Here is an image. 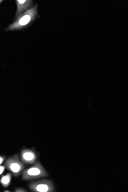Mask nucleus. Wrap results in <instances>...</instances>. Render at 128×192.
<instances>
[{"mask_svg":"<svg viewBox=\"0 0 128 192\" xmlns=\"http://www.w3.org/2000/svg\"><path fill=\"white\" fill-rule=\"evenodd\" d=\"M27 173L30 175H38L40 173V171L39 169L36 168H33L29 169Z\"/></svg>","mask_w":128,"mask_h":192,"instance_id":"nucleus-3","label":"nucleus"},{"mask_svg":"<svg viewBox=\"0 0 128 192\" xmlns=\"http://www.w3.org/2000/svg\"><path fill=\"white\" fill-rule=\"evenodd\" d=\"M17 9L15 15V19L20 16L22 13L25 12L26 11L33 7V0H16Z\"/></svg>","mask_w":128,"mask_h":192,"instance_id":"nucleus-2","label":"nucleus"},{"mask_svg":"<svg viewBox=\"0 0 128 192\" xmlns=\"http://www.w3.org/2000/svg\"><path fill=\"white\" fill-rule=\"evenodd\" d=\"M38 4L21 14L12 23L5 28L7 32L9 31L21 30L29 26L31 23L40 16L37 12Z\"/></svg>","mask_w":128,"mask_h":192,"instance_id":"nucleus-1","label":"nucleus"},{"mask_svg":"<svg viewBox=\"0 0 128 192\" xmlns=\"http://www.w3.org/2000/svg\"><path fill=\"white\" fill-rule=\"evenodd\" d=\"M0 174H2V173H3V171H4V167H2V166H0Z\"/></svg>","mask_w":128,"mask_h":192,"instance_id":"nucleus-8","label":"nucleus"},{"mask_svg":"<svg viewBox=\"0 0 128 192\" xmlns=\"http://www.w3.org/2000/svg\"><path fill=\"white\" fill-rule=\"evenodd\" d=\"M0 164H1V163H2V162L3 161V159L1 157L0 158Z\"/></svg>","mask_w":128,"mask_h":192,"instance_id":"nucleus-9","label":"nucleus"},{"mask_svg":"<svg viewBox=\"0 0 128 192\" xmlns=\"http://www.w3.org/2000/svg\"><path fill=\"white\" fill-rule=\"evenodd\" d=\"M36 190L38 192H46L48 190V187L46 184H39L37 186Z\"/></svg>","mask_w":128,"mask_h":192,"instance_id":"nucleus-4","label":"nucleus"},{"mask_svg":"<svg viewBox=\"0 0 128 192\" xmlns=\"http://www.w3.org/2000/svg\"><path fill=\"white\" fill-rule=\"evenodd\" d=\"M23 157L25 160L31 161L33 159L34 156V155L32 153L26 152L23 154Z\"/></svg>","mask_w":128,"mask_h":192,"instance_id":"nucleus-6","label":"nucleus"},{"mask_svg":"<svg viewBox=\"0 0 128 192\" xmlns=\"http://www.w3.org/2000/svg\"><path fill=\"white\" fill-rule=\"evenodd\" d=\"M10 181V176L9 175L4 176L1 180V182L3 184L6 185L9 184Z\"/></svg>","mask_w":128,"mask_h":192,"instance_id":"nucleus-7","label":"nucleus"},{"mask_svg":"<svg viewBox=\"0 0 128 192\" xmlns=\"http://www.w3.org/2000/svg\"><path fill=\"white\" fill-rule=\"evenodd\" d=\"M10 168L12 171L15 173L18 172L21 169L20 165L16 163H13L11 164L10 166Z\"/></svg>","mask_w":128,"mask_h":192,"instance_id":"nucleus-5","label":"nucleus"}]
</instances>
